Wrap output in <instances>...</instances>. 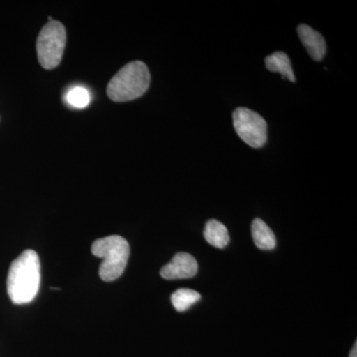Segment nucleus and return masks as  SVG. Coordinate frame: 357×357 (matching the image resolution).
Masks as SVG:
<instances>
[{"label": "nucleus", "instance_id": "nucleus-1", "mask_svg": "<svg viewBox=\"0 0 357 357\" xmlns=\"http://www.w3.org/2000/svg\"><path fill=\"white\" fill-rule=\"evenodd\" d=\"M41 281L39 256L31 249L23 251L9 268L7 293L11 302L24 305L32 302L38 294Z\"/></svg>", "mask_w": 357, "mask_h": 357}, {"label": "nucleus", "instance_id": "nucleus-2", "mask_svg": "<svg viewBox=\"0 0 357 357\" xmlns=\"http://www.w3.org/2000/svg\"><path fill=\"white\" fill-rule=\"evenodd\" d=\"M150 79L147 66L140 61H134L122 67L110 79L107 96L115 102L136 100L146 93Z\"/></svg>", "mask_w": 357, "mask_h": 357}, {"label": "nucleus", "instance_id": "nucleus-3", "mask_svg": "<svg viewBox=\"0 0 357 357\" xmlns=\"http://www.w3.org/2000/svg\"><path fill=\"white\" fill-rule=\"evenodd\" d=\"M91 252L96 257L102 258L100 278L105 282H112L123 274L130 255V248L123 237L110 236L96 241L91 245Z\"/></svg>", "mask_w": 357, "mask_h": 357}, {"label": "nucleus", "instance_id": "nucleus-4", "mask_svg": "<svg viewBox=\"0 0 357 357\" xmlns=\"http://www.w3.org/2000/svg\"><path fill=\"white\" fill-rule=\"evenodd\" d=\"M67 34L59 21H49L42 28L37 39V54L40 65L46 70L57 68L64 54Z\"/></svg>", "mask_w": 357, "mask_h": 357}, {"label": "nucleus", "instance_id": "nucleus-5", "mask_svg": "<svg viewBox=\"0 0 357 357\" xmlns=\"http://www.w3.org/2000/svg\"><path fill=\"white\" fill-rule=\"evenodd\" d=\"M234 126L237 135L252 148H261L267 141V123L261 115L246 107L234 110Z\"/></svg>", "mask_w": 357, "mask_h": 357}, {"label": "nucleus", "instance_id": "nucleus-6", "mask_svg": "<svg viewBox=\"0 0 357 357\" xmlns=\"http://www.w3.org/2000/svg\"><path fill=\"white\" fill-rule=\"evenodd\" d=\"M198 262L194 256L187 252H178L170 263L162 268L161 276L167 280L192 278L198 273Z\"/></svg>", "mask_w": 357, "mask_h": 357}, {"label": "nucleus", "instance_id": "nucleus-7", "mask_svg": "<svg viewBox=\"0 0 357 357\" xmlns=\"http://www.w3.org/2000/svg\"><path fill=\"white\" fill-rule=\"evenodd\" d=\"M301 42L307 49L312 60L321 61L325 56L326 46L324 37L310 26L302 24L298 27Z\"/></svg>", "mask_w": 357, "mask_h": 357}, {"label": "nucleus", "instance_id": "nucleus-8", "mask_svg": "<svg viewBox=\"0 0 357 357\" xmlns=\"http://www.w3.org/2000/svg\"><path fill=\"white\" fill-rule=\"evenodd\" d=\"M255 245L262 250H272L276 248V238L271 229L260 218H255L251 225Z\"/></svg>", "mask_w": 357, "mask_h": 357}, {"label": "nucleus", "instance_id": "nucleus-9", "mask_svg": "<svg viewBox=\"0 0 357 357\" xmlns=\"http://www.w3.org/2000/svg\"><path fill=\"white\" fill-rule=\"evenodd\" d=\"M204 236L208 244L217 248H225L229 243L227 227L217 220H211L206 222Z\"/></svg>", "mask_w": 357, "mask_h": 357}, {"label": "nucleus", "instance_id": "nucleus-10", "mask_svg": "<svg viewBox=\"0 0 357 357\" xmlns=\"http://www.w3.org/2000/svg\"><path fill=\"white\" fill-rule=\"evenodd\" d=\"M265 65L270 72L279 73L290 82H295L292 65L287 54L284 52H275L272 55L265 59Z\"/></svg>", "mask_w": 357, "mask_h": 357}, {"label": "nucleus", "instance_id": "nucleus-11", "mask_svg": "<svg viewBox=\"0 0 357 357\" xmlns=\"http://www.w3.org/2000/svg\"><path fill=\"white\" fill-rule=\"evenodd\" d=\"M201 295L192 289H178L171 296L174 307L178 312H183L189 310L192 305L201 300Z\"/></svg>", "mask_w": 357, "mask_h": 357}, {"label": "nucleus", "instance_id": "nucleus-12", "mask_svg": "<svg viewBox=\"0 0 357 357\" xmlns=\"http://www.w3.org/2000/svg\"><path fill=\"white\" fill-rule=\"evenodd\" d=\"M91 100V93L83 86H73L65 95V102L75 109H86Z\"/></svg>", "mask_w": 357, "mask_h": 357}, {"label": "nucleus", "instance_id": "nucleus-13", "mask_svg": "<svg viewBox=\"0 0 357 357\" xmlns=\"http://www.w3.org/2000/svg\"><path fill=\"white\" fill-rule=\"evenodd\" d=\"M349 357H357V342L354 344V349H351V354H349Z\"/></svg>", "mask_w": 357, "mask_h": 357}]
</instances>
